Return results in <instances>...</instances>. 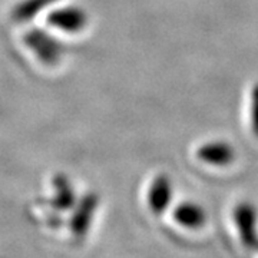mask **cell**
Masks as SVG:
<instances>
[{"instance_id": "obj_4", "label": "cell", "mask_w": 258, "mask_h": 258, "mask_svg": "<svg viewBox=\"0 0 258 258\" xmlns=\"http://www.w3.org/2000/svg\"><path fill=\"white\" fill-rule=\"evenodd\" d=\"M172 194H174V188L168 176H157L152 181L151 188L148 189V205L151 211L155 215L164 214L172 201Z\"/></svg>"}, {"instance_id": "obj_7", "label": "cell", "mask_w": 258, "mask_h": 258, "mask_svg": "<svg viewBox=\"0 0 258 258\" xmlns=\"http://www.w3.org/2000/svg\"><path fill=\"white\" fill-rule=\"evenodd\" d=\"M174 220L188 230H198L207 221L204 208L192 201H185L176 205L174 210Z\"/></svg>"}, {"instance_id": "obj_8", "label": "cell", "mask_w": 258, "mask_h": 258, "mask_svg": "<svg viewBox=\"0 0 258 258\" xmlns=\"http://www.w3.org/2000/svg\"><path fill=\"white\" fill-rule=\"evenodd\" d=\"M57 0H22L12 10V19L16 23H26L37 15L42 10L47 9Z\"/></svg>"}, {"instance_id": "obj_1", "label": "cell", "mask_w": 258, "mask_h": 258, "mask_svg": "<svg viewBox=\"0 0 258 258\" xmlns=\"http://www.w3.org/2000/svg\"><path fill=\"white\" fill-rule=\"evenodd\" d=\"M23 40L29 50L36 56L37 60L46 66H55L62 57L63 53L62 43L42 29L28 30L25 33Z\"/></svg>"}, {"instance_id": "obj_2", "label": "cell", "mask_w": 258, "mask_h": 258, "mask_svg": "<svg viewBox=\"0 0 258 258\" xmlns=\"http://www.w3.org/2000/svg\"><path fill=\"white\" fill-rule=\"evenodd\" d=\"M234 222L245 248L258 249V214L249 203H241L234 211Z\"/></svg>"}, {"instance_id": "obj_3", "label": "cell", "mask_w": 258, "mask_h": 258, "mask_svg": "<svg viewBox=\"0 0 258 258\" xmlns=\"http://www.w3.org/2000/svg\"><path fill=\"white\" fill-rule=\"evenodd\" d=\"M47 22L52 28L66 33H79L88 25V15L82 8L78 6H63L53 10Z\"/></svg>"}, {"instance_id": "obj_6", "label": "cell", "mask_w": 258, "mask_h": 258, "mask_svg": "<svg viewBox=\"0 0 258 258\" xmlns=\"http://www.w3.org/2000/svg\"><path fill=\"white\" fill-rule=\"evenodd\" d=\"M198 158L210 165L227 166L234 161L235 152L230 144L224 141H214V142L204 144L203 147L198 149Z\"/></svg>"}, {"instance_id": "obj_9", "label": "cell", "mask_w": 258, "mask_h": 258, "mask_svg": "<svg viewBox=\"0 0 258 258\" xmlns=\"http://www.w3.org/2000/svg\"><path fill=\"white\" fill-rule=\"evenodd\" d=\"M55 198L53 207L59 211H68L75 205V191L68 178L63 175L55 176L53 179Z\"/></svg>"}, {"instance_id": "obj_10", "label": "cell", "mask_w": 258, "mask_h": 258, "mask_svg": "<svg viewBox=\"0 0 258 258\" xmlns=\"http://www.w3.org/2000/svg\"><path fill=\"white\" fill-rule=\"evenodd\" d=\"M251 125L254 134L258 137V85L251 93Z\"/></svg>"}, {"instance_id": "obj_5", "label": "cell", "mask_w": 258, "mask_h": 258, "mask_svg": "<svg viewBox=\"0 0 258 258\" xmlns=\"http://www.w3.org/2000/svg\"><path fill=\"white\" fill-rule=\"evenodd\" d=\"M96 208H98V197L95 194H88L86 197H83L82 201L76 207L71 221V230L75 237H83L89 231Z\"/></svg>"}]
</instances>
